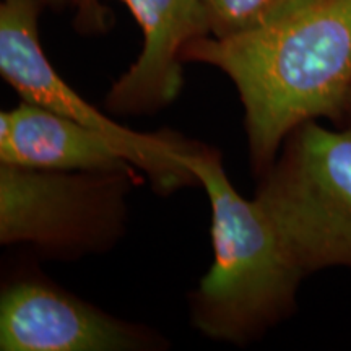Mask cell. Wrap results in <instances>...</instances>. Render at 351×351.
Masks as SVG:
<instances>
[{
	"instance_id": "cell-1",
	"label": "cell",
	"mask_w": 351,
	"mask_h": 351,
	"mask_svg": "<svg viewBox=\"0 0 351 351\" xmlns=\"http://www.w3.org/2000/svg\"><path fill=\"white\" fill-rule=\"evenodd\" d=\"M182 60L213 65L238 88L252 165L265 174L296 127L341 122L351 95V0H314L231 36H199Z\"/></svg>"
},
{
	"instance_id": "cell-2",
	"label": "cell",
	"mask_w": 351,
	"mask_h": 351,
	"mask_svg": "<svg viewBox=\"0 0 351 351\" xmlns=\"http://www.w3.org/2000/svg\"><path fill=\"white\" fill-rule=\"evenodd\" d=\"M191 169L212 205L215 261L192 295V319L202 333L244 343L283 319L304 276L257 199L236 192L218 153L197 147Z\"/></svg>"
},
{
	"instance_id": "cell-3",
	"label": "cell",
	"mask_w": 351,
	"mask_h": 351,
	"mask_svg": "<svg viewBox=\"0 0 351 351\" xmlns=\"http://www.w3.org/2000/svg\"><path fill=\"white\" fill-rule=\"evenodd\" d=\"M256 199L302 274L351 269V125L296 127Z\"/></svg>"
},
{
	"instance_id": "cell-4",
	"label": "cell",
	"mask_w": 351,
	"mask_h": 351,
	"mask_svg": "<svg viewBox=\"0 0 351 351\" xmlns=\"http://www.w3.org/2000/svg\"><path fill=\"white\" fill-rule=\"evenodd\" d=\"M130 168L51 171L0 163V243L49 252L96 251L124 218Z\"/></svg>"
},
{
	"instance_id": "cell-5",
	"label": "cell",
	"mask_w": 351,
	"mask_h": 351,
	"mask_svg": "<svg viewBox=\"0 0 351 351\" xmlns=\"http://www.w3.org/2000/svg\"><path fill=\"white\" fill-rule=\"evenodd\" d=\"M39 0L0 3V73L23 101L98 130L124 152L127 160L152 178L160 191H174L197 181L191 169L199 145L173 134H142L125 129L91 106L69 86L44 54L38 34Z\"/></svg>"
},
{
	"instance_id": "cell-6",
	"label": "cell",
	"mask_w": 351,
	"mask_h": 351,
	"mask_svg": "<svg viewBox=\"0 0 351 351\" xmlns=\"http://www.w3.org/2000/svg\"><path fill=\"white\" fill-rule=\"evenodd\" d=\"M160 343L147 328L111 317L39 280L10 285L0 301L3 351H135Z\"/></svg>"
},
{
	"instance_id": "cell-7",
	"label": "cell",
	"mask_w": 351,
	"mask_h": 351,
	"mask_svg": "<svg viewBox=\"0 0 351 351\" xmlns=\"http://www.w3.org/2000/svg\"><path fill=\"white\" fill-rule=\"evenodd\" d=\"M142 26L143 49L137 62L109 91L114 112L142 114L166 106L182 88V51L192 39L210 34L204 0H121Z\"/></svg>"
},
{
	"instance_id": "cell-8",
	"label": "cell",
	"mask_w": 351,
	"mask_h": 351,
	"mask_svg": "<svg viewBox=\"0 0 351 351\" xmlns=\"http://www.w3.org/2000/svg\"><path fill=\"white\" fill-rule=\"evenodd\" d=\"M0 163L51 171L134 166L101 132L28 101L0 114Z\"/></svg>"
},
{
	"instance_id": "cell-9",
	"label": "cell",
	"mask_w": 351,
	"mask_h": 351,
	"mask_svg": "<svg viewBox=\"0 0 351 351\" xmlns=\"http://www.w3.org/2000/svg\"><path fill=\"white\" fill-rule=\"evenodd\" d=\"M314 0H204L210 36H231L285 19Z\"/></svg>"
},
{
	"instance_id": "cell-10",
	"label": "cell",
	"mask_w": 351,
	"mask_h": 351,
	"mask_svg": "<svg viewBox=\"0 0 351 351\" xmlns=\"http://www.w3.org/2000/svg\"><path fill=\"white\" fill-rule=\"evenodd\" d=\"M77 28L83 33L101 32L106 28V8L99 0H78Z\"/></svg>"
},
{
	"instance_id": "cell-11",
	"label": "cell",
	"mask_w": 351,
	"mask_h": 351,
	"mask_svg": "<svg viewBox=\"0 0 351 351\" xmlns=\"http://www.w3.org/2000/svg\"><path fill=\"white\" fill-rule=\"evenodd\" d=\"M43 7H51L56 8V10H60V8H65L69 5H78V0H39Z\"/></svg>"
},
{
	"instance_id": "cell-12",
	"label": "cell",
	"mask_w": 351,
	"mask_h": 351,
	"mask_svg": "<svg viewBox=\"0 0 351 351\" xmlns=\"http://www.w3.org/2000/svg\"><path fill=\"white\" fill-rule=\"evenodd\" d=\"M343 121L348 122L351 125V95H350V99H348V104H346V109H345V117Z\"/></svg>"
}]
</instances>
